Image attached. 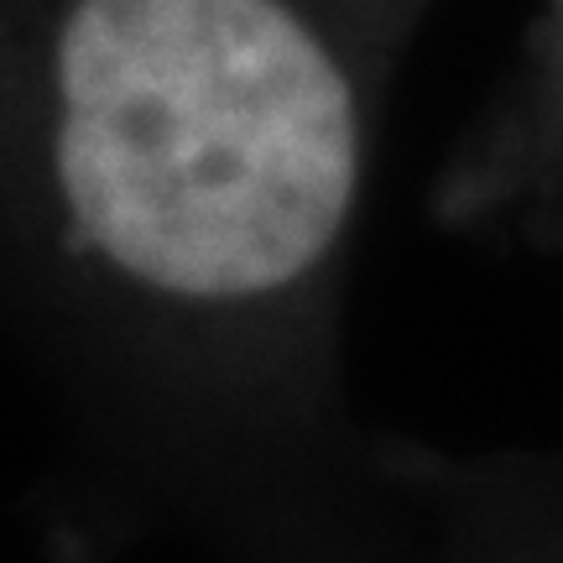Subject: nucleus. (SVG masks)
Wrapping results in <instances>:
<instances>
[{
  "mask_svg": "<svg viewBox=\"0 0 563 563\" xmlns=\"http://www.w3.org/2000/svg\"><path fill=\"white\" fill-rule=\"evenodd\" d=\"M382 121L355 0H0V340L84 522L402 563L412 449L344 382Z\"/></svg>",
  "mask_w": 563,
  "mask_h": 563,
  "instance_id": "1",
  "label": "nucleus"
},
{
  "mask_svg": "<svg viewBox=\"0 0 563 563\" xmlns=\"http://www.w3.org/2000/svg\"><path fill=\"white\" fill-rule=\"evenodd\" d=\"M439 220L464 235L563 251V0L543 68L454 146L439 178Z\"/></svg>",
  "mask_w": 563,
  "mask_h": 563,
  "instance_id": "2",
  "label": "nucleus"
},
{
  "mask_svg": "<svg viewBox=\"0 0 563 563\" xmlns=\"http://www.w3.org/2000/svg\"><path fill=\"white\" fill-rule=\"evenodd\" d=\"M563 538V460L443 464L439 548L443 563H475L481 553H517Z\"/></svg>",
  "mask_w": 563,
  "mask_h": 563,
  "instance_id": "3",
  "label": "nucleus"
}]
</instances>
